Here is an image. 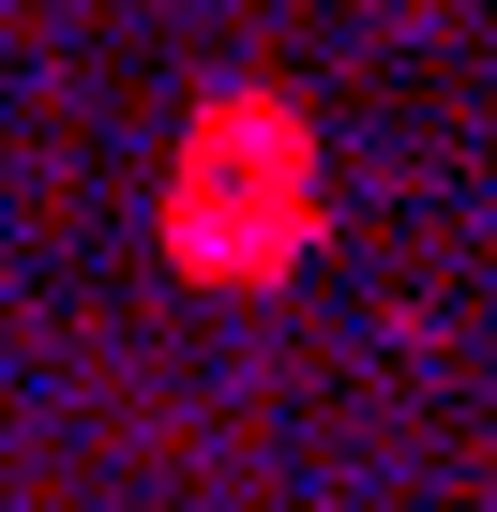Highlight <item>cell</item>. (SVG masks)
Listing matches in <instances>:
<instances>
[{
  "label": "cell",
  "mask_w": 497,
  "mask_h": 512,
  "mask_svg": "<svg viewBox=\"0 0 497 512\" xmlns=\"http://www.w3.org/2000/svg\"><path fill=\"white\" fill-rule=\"evenodd\" d=\"M302 241H317V136L287 106H211L166 181V256L181 272H287Z\"/></svg>",
  "instance_id": "cell-1"
}]
</instances>
